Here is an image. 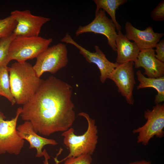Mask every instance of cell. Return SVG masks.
I'll return each instance as SVG.
<instances>
[{
	"instance_id": "cell-6",
	"label": "cell",
	"mask_w": 164,
	"mask_h": 164,
	"mask_svg": "<svg viewBox=\"0 0 164 164\" xmlns=\"http://www.w3.org/2000/svg\"><path fill=\"white\" fill-rule=\"evenodd\" d=\"M144 116L147 121L142 126L134 129V134H138L137 143L145 146L154 136L161 138L164 135V104H159L153 107L152 110L147 109L144 112Z\"/></svg>"
},
{
	"instance_id": "cell-7",
	"label": "cell",
	"mask_w": 164,
	"mask_h": 164,
	"mask_svg": "<svg viewBox=\"0 0 164 164\" xmlns=\"http://www.w3.org/2000/svg\"><path fill=\"white\" fill-rule=\"evenodd\" d=\"M22 108L17 110L15 117L10 120H5V117L0 111V154L7 152L18 155L23 147L25 140L19 135L16 129L17 120Z\"/></svg>"
},
{
	"instance_id": "cell-16",
	"label": "cell",
	"mask_w": 164,
	"mask_h": 164,
	"mask_svg": "<svg viewBox=\"0 0 164 164\" xmlns=\"http://www.w3.org/2000/svg\"><path fill=\"white\" fill-rule=\"evenodd\" d=\"M136 74L139 82L137 87V90L147 87L154 88L157 92L154 100L155 104H159L164 101V76L158 78H148L145 77L140 70H138Z\"/></svg>"
},
{
	"instance_id": "cell-22",
	"label": "cell",
	"mask_w": 164,
	"mask_h": 164,
	"mask_svg": "<svg viewBox=\"0 0 164 164\" xmlns=\"http://www.w3.org/2000/svg\"><path fill=\"white\" fill-rule=\"evenodd\" d=\"M150 16L155 21L162 22L164 20V0H162L152 11Z\"/></svg>"
},
{
	"instance_id": "cell-9",
	"label": "cell",
	"mask_w": 164,
	"mask_h": 164,
	"mask_svg": "<svg viewBox=\"0 0 164 164\" xmlns=\"http://www.w3.org/2000/svg\"><path fill=\"white\" fill-rule=\"evenodd\" d=\"M116 27L113 21L106 15L105 12L100 9L95 12V17L90 23L80 26L76 30V36L86 32L102 34L107 38L108 44L112 50L116 51L115 40L117 36Z\"/></svg>"
},
{
	"instance_id": "cell-18",
	"label": "cell",
	"mask_w": 164,
	"mask_h": 164,
	"mask_svg": "<svg viewBox=\"0 0 164 164\" xmlns=\"http://www.w3.org/2000/svg\"><path fill=\"white\" fill-rule=\"evenodd\" d=\"M9 73L7 65L0 66V95L6 98L13 105L16 102L11 93Z\"/></svg>"
},
{
	"instance_id": "cell-23",
	"label": "cell",
	"mask_w": 164,
	"mask_h": 164,
	"mask_svg": "<svg viewBox=\"0 0 164 164\" xmlns=\"http://www.w3.org/2000/svg\"><path fill=\"white\" fill-rule=\"evenodd\" d=\"M155 50L156 53L155 56L159 60L164 62V39L160 40L155 45Z\"/></svg>"
},
{
	"instance_id": "cell-3",
	"label": "cell",
	"mask_w": 164,
	"mask_h": 164,
	"mask_svg": "<svg viewBox=\"0 0 164 164\" xmlns=\"http://www.w3.org/2000/svg\"><path fill=\"white\" fill-rule=\"evenodd\" d=\"M78 115L86 120L88 124L87 129L83 134L79 135L74 133V130L72 127L63 132L61 135L64 137L63 143L68 148L69 153L66 157L60 161L54 159L56 164L64 161L70 157L83 154L91 155L95 150L98 138V130L95 120L84 112H80Z\"/></svg>"
},
{
	"instance_id": "cell-4",
	"label": "cell",
	"mask_w": 164,
	"mask_h": 164,
	"mask_svg": "<svg viewBox=\"0 0 164 164\" xmlns=\"http://www.w3.org/2000/svg\"><path fill=\"white\" fill-rule=\"evenodd\" d=\"M52 41V38L46 39L39 36H16L10 46L9 60L24 62L36 58L48 47Z\"/></svg>"
},
{
	"instance_id": "cell-12",
	"label": "cell",
	"mask_w": 164,
	"mask_h": 164,
	"mask_svg": "<svg viewBox=\"0 0 164 164\" xmlns=\"http://www.w3.org/2000/svg\"><path fill=\"white\" fill-rule=\"evenodd\" d=\"M125 29L126 38L129 40L133 41L140 50L155 47L164 34V33L155 32L151 26L144 30H139L128 21L125 24Z\"/></svg>"
},
{
	"instance_id": "cell-1",
	"label": "cell",
	"mask_w": 164,
	"mask_h": 164,
	"mask_svg": "<svg viewBox=\"0 0 164 164\" xmlns=\"http://www.w3.org/2000/svg\"><path fill=\"white\" fill-rule=\"evenodd\" d=\"M72 89L53 76L43 80L36 92L22 107V119L30 121L36 133L46 136L67 130L76 118Z\"/></svg>"
},
{
	"instance_id": "cell-20",
	"label": "cell",
	"mask_w": 164,
	"mask_h": 164,
	"mask_svg": "<svg viewBox=\"0 0 164 164\" xmlns=\"http://www.w3.org/2000/svg\"><path fill=\"white\" fill-rule=\"evenodd\" d=\"M16 25V21L11 15L5 18L0 19V38L12 34Z\"/></svg>"
},
{
	"instance_id": "cell-17",
	"label": "cell",
	"mask_w": 164,
	"mask_h": 164,
	"mask_svg": "<svg viewBox=\"0 0 164 164\" xmlns=\"http://www.w3.org/2000/svg\"><path fill=\"white\" fill-rule=\"evenodd\" d=\"M96 5L95 12L102 9L106 12L110 16L115 24L118 31H121V27L117 21L116 17V11L121 5L127 2V0H94Z\"/></svg>"
},
{
	"instance_id": "cell-25",
	"label": "cell",
	"mask_w": 164,
	"mask_h": 164,
	"mask_svg": "<svg viewBox=\"0 0 164 164\" xmlns=\"http://www.w3.org/2000/svg\"><path fill=\"white\" fill-rule=\"evenodd\" d=\"M129 164H152V163L150 161H147L143 160L139 161L131 162Z\"/></svg>"
},
{
	"instance_id": "cell-21",
	"label": "cell",
	"mask_w": 164,
	"mask_h": 164,
	"mask_svg": "<svg viewBox=\"0 0 164 164\" xmlns=\"http://www.w3.org/2000/svg\"><path fill=\"white\" fill-rule=\"evenodd\" d=\"M92 160L91 155L83 154L67 158L64 161V164H91Z\"/></svg>"
},
{
	"instance_id": "cell-10",
	"label": "cell",
	"mask_w": 164,
	"mask_h": 164,
	"mask_svg": "<svg viewBox=\"0 0 164 164\" xmlns=\"http://www.w3.org/2000/svg\"><path fill=\"white\" fill-rule=\"evenodd\" d=\"M11 15L17 22L13 32L16 36H39L42 26L50 20L49 18L33 15L29 10H15L12 12Z\"/></svg>"
},
{
	"instance_id": "cell-24",
	"label": "cell",
	"mask_w": 164,
	"mask_h": 164,
	"mask_svg": "<svg viewBox=\"0 0 164 164\" xmlns=\"http://www.w3.org/2000/svg\"><path fill=\"white\" fill-rule=\"evenodd\" d=\"M43 156L44 158V160L43 161L44 164H50L49 162V159H50V156L46 151L45 149H44L43 150Z\"/></svg>"
},
{
	"instance_id": "cell-13",
	"label": "cell",
	"mask_w": 164,
	"mask_h": 164,
	"mask_svg": "<svg viewBox=\"0 0 164 164\" xmlns=\"http://www.w3.org/2000/svg\"><path fill=\"white\" fill-rule=\"evenodd\" d=\"M153 48L141 50L134 62L135 68L142 67L143 74L150 78H158L164 76V62L157 59Z\"/></svg>"
},
{
	"instance_id": "cell-15",
	"label": "cell",
	"mask_w": 164,
	"mask_h": 164,
	"mask_svg": "<svg viewBox=\"0 0 164 164\" xmlns=\"http://www.w3.org/2000/svg\"><path fill=\"white\" fill-rule=\"evenodd\" d=\"M117 55L116 62L118 64L130 61L134 62L140 51L136 44L129 40L121 31H118L115 40Z\"/></svg>"
},
{
	"instance_id": "cell-8",
	"label": "cell",
	"mask_w": 164,
	"mask_h": 164,
	"mask_svg": "<svg viewBox=\"0 0 164 164\" xmlns=\"http://www.w3.org/2000/svg\"><path fill=\"white\" fill-rule=\"evenodd\" d=\"M134 65L132 61L118 64L108 77L114 82L118 88V92L125 97L126 102L130 105H133L134 102L133 91L136 83Z\"/></svg>"
},
{
	"instance_id": "cell-11",
	"label": "cell",
	"mask_w": 164,
	"mask_h": 164,
	"mask_svg": "<svg viewBox=\"0 0 164 164\" xmlns=\"http://www.w3.org/2000/svg\"><path fill=\"white\" fill-rule=\"evenodd\" d=\"M60 41L75 46L87 61L89 63H94L97 66L100 73V79L102 83L105 82L109 75L118 64L116 62L110 61L98 46H94L95 52H91L78 44L68 33L65 34Z\"/></svg>"
},
{
	"instance_id": "cell-5",
	"label": "cell",
	"mask_w": 164,
	"mask_h": 164,
	"mask_svg": "<svg viewBox=\"0 0 164 164\" xmlns=\"http://www.w3.org/2000/svg\"><path fill=\"white\" fill-rule=\"evenodd\" d=\"M68 51L65 44L60 43L48 47L36 57L33 66L39 78L44 72L54 73L67 65Z\"/></svg>"
},
{
	"instance_id": "cell-2",
	"label": "cell",
	"mask_w": 164,
	"mask_h": 164,
	"mask_svg": "<svg viewBox=\"0 0 164 164\" xmlns=\"http://www.w3.org/2000/svg\"><path fill=\"white\" fill-rule=\"evenodd\" d=\"M11 94L18 104L24 105L36 92L43 81L33 66L26 61L17 62L9 67Z\"/></svg>"
},
{
	"instance_id": "cell-19",
	"label": "cell",
	"mask_w": 164,
	"mask_h": 164,
	"mask_svg": "<svg viewBox=\"0 0 164 164\" xmlns=\"http://www.w3.org/2000/svg\"><path fill=\"white\" fill-rule=\"evenodd\" d=\"M16 36L13 32L10 35L0 38V66L8 65L10 62L8 53L10 44Z\"/></svg>"
},
{
	"instance_id": "cell-14",
	"label": "cell",
	"mask_w": 164,
	"mask_h": 164,
	"mask_svg": "<svg viewBox=\"0 0 164 164\" xmlns=\"http://www.w3.org/2000/svg\"><path fill=\"white\" fill-rule=\"evenodd\" d=\"M18 134L22 139L27 141L29 144V149H36V156L40 157L43 156V149L47 145L55 146L58 144L55 140L46 138L38 135L34 130L31 123L25 121L16 128Z\"/></svg>"
}]
</instances>
